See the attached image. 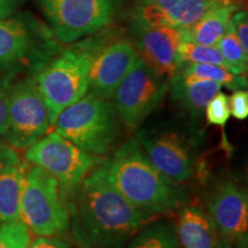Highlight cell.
I'll use <instances>...</instances> for the list:
<instances>
[{
  "instance_id": "obj_1",
  "label": "cell",
  "mask_w": 248,
  "mask_h": 248,
  "mask_svg": "<svg viewBox=\"0 0 248 248\" xmlns=\"http://www.w3.org/2000/svg\"><path fill=\"white\" fill-rule=\"evenodd\" d=\"M69 228L78 248H124L150 215L129 203L110 184L102 162L71 193Z\"/></svg>"
},
{
  "instance_id": "obj_2",
  "label": "cell",
  "mask_w": 248,
  "mask_h": 248,
  "mask_svg": "<svg viewBox=\"0 0 248 248\" xmlns=\"http://www.w3.org/2000/svg\"><path fill=\"white\" fill-rule=\"evenodd\" d=\"M102 164L110 184L141 212L150 215L170 212L184 200V193L176 182L151 162L137 139L124 141Z\"/></svg>"
},
{
  "instance_id": "obj_3",
  "label": "cell",
  "mask_w": 248,
  "mask_h": 248,
  "mask_svg": "<svg viewBox=\"0 0 248 248\" xmlns=\"http://www.w3.org/2000/svg\"><path fill=\"white\" fill-rule=\"evenodd\" d=\"M59 52L58 39L47 24L29 12L0 20V71L5 75H35Z\"/></svg>"
},
{
  "instance_id": "obj_4",
  "label": "cell",
  "mask_w": 248,
  "mask_h": 248,
  "mask_svg": "<svg viewBox=\"0 0 248 248\" xmlns=\"http://www.w3.org/2000/svg\"><path fill=\"white\" fill-rule=\"evenodd\" d=\"M97 52V45L85 40L60 51L35 74L52 126L64 108L86 94L90 68Z\"/></svg>"
},
{
  "instance_id": "obj_5",
  "label": "cell",
  "mask_w": 248,
  "mask_h": 248,
  "mask_svg": "<svg viewBox=\"0 0 248 248\" xmlns=\"http://www.w3.org/2000/svg\"><path fill=\"white\" fill-rule=\"evenodd\" d=\"M53 126L80 150L99 156L109 153L121 136V120L113 102L90 92L64 108Z\"/></svg>"
},
{
  "instance_id": "obj_6",
  "label": "cell",
  "mask_w": 248,
  "mask_h": 248,
  "mask_svg": "<svg viewBox=\"0 0 248 248\" xmlns=\"http://www.w3.org/2000/svg\"><path fill=\"white\" fill-rule=\"evenodd\" d=\"M69 204L57 179L29 167L20 199V219L39 237H57L69 228Z\"/></svg>"
},
{
  "instance_id": "obj_7",
  "label": "cell",
  "mask_w": 248,
  "mask_h": 248,
  "mask_svg": "<svg viewBox=\"0 0 248 248\" xmlns=\"http://www.w3.org/2000/svg\"><path fill=\"white\" fill-rule=\"evenodd\" d=\"M55 38L70 44L113 22L121 0H37Z\"/></svg>"
},
{
  "instance_id": "obj_8",
  "label": "cell",
  "mask_w": 248,
  "mask_h": 248,
  "mask_svg": "<svg viewBox=\"0 0 248 248\" xmlns=\"http://www.w3.org/2000/svg\"><path fill=\"white\" fill-rule=\"evenodd\" d=\"M26 160L57 179L67 199L104 161L99 155L80 150L57 132L46 133L28 147Z\"/></svg>"
},
{
  "instance_id": "obj_9",
  "label": "cell",
  "mask_w": 248,
  "mask_h": 248,
  "mask_svg": "<svg viewBox=\"0 0 248 248\" xmlns=\"http://www.w3.org/2000/svg\"><path fill=\"white\" fill-rule=\"evenodd\" d=\"M47 108L37 88L35 75L9 86L7 125L2 135L15 150H27L51 128Z\"/></svg>"
},
{
  "instance_id": "obj_10",
  "label": "cell",
  "mask_w": 248,
  "mask_h": 248,
  "mask_svg": "<svg viewBox=\"0 0 248 248\" xmlns=\"http://www.w3.org/2000/svg\"><path fill=\"white\" fill-rule=\"evenodd\" d=\"M168 91V79L139 57L113 94L121 122L137 129L162 104Z\"/></svg>"
},
{
  "instance_id": "obj_11",
  "label": "cell",
  "mask_w": 248,
  "mask_h": 248,
  "mask_svg": "<svg viewBox=\"0 0 248 248\" xmlns=\"http://www.w3.org/2000/svg\"><path fill=\"white\" fill-rule=\"evenodd\" d=\"M207 208L223 243L247 248L248 198L243 187L230 181L221 183L209 193Z\"/></svg>"
},
{
  "instance_id": "obj_12",
  "label": "cell",
  "mask_w": 248,
  "mask_h": 248,
  "mask_svg": "<svg viewBox=\"0 0 248 248\" xmlns=\"http://www.w3.org/2000/svg\"><path fill=\"white\" fill-rule=\"evenodd\" d=\"M136 139L144 147L151 162L171 181L182 183L192 177L193 151L182 135L173 131L141 129Z\"/></svg>"
},
{
  "instance_id": "obj_13",
  "label": "cell",
  "mask_w": 248,
  "mask_h": 248,
  "mask_svg": "<svg viewBox=\"0 0 248 248\" xmlns=\"http://www.w3.org/2000/svg\"><path fill=\"white\" fill-rule=\"evenodd\" d=\"M229 0H137L133 26L188 29L216 5Z\"/></svg>"
},
{
  "instance_id": "obj_14",
  "label": "cell",
  "mask_w": 248,
  "mask_h": 248,
  "mask_svg": "<svg viewBox=\"0 0 248 248\" xmlns=\"http://www.w3.org/2000/svg\"><path fill=\"white\" fill-rule=\"evenodd\" d=\"M138 58L137 49L126 40H120L105 48H99L90 68L88 92L104 99L113 98L120 82Z\"/></svg>"
},
{
  "instance_id": "obj_15",
  "label": "cell",
  "mask_w": 248,
  "mask_h": 248,
  "mask_svg": "<svg viewBox=\"0 0 248 248\" xmlns=\"http://www.w3.org/2000/svg\"><path fill=\"white\" fill-rule=\"evenodd\" d=\"M133 30L139 57L167 79L175 76L181 68L178 48L184 37L183 29L133 26Z\"/></svg>"
},
{
  "instance_id": "obj_16",
  "label": "cell",
  "mask_w": 248,
  "mask_h": 248,
  "mask_svg": "<svg viewBox=\"0 0 248 248\" xmlns=\"http://www.w3.org/2000/svg\"><path fill=\"white\" fill-rule=\"evenodd\" d=\"M29 166L14 147L0 142V223L20 219V199Z\"/></svg>"
},
{
  "instance_id": "obj_17",
  "label": "cell",
  "mask_w": 248,
  "mask_h": 248,
  "mask_svg": "<svg viewBox=\"0 0 248 248\" xmlns=\"http://www.w3.org/2000/svg\"><path fill=\"white\" fill-rule=\"evenodd\" d=\"M175 230L183 248H217L218 246V231L212 216L198 206L182 208Z\"/></svg>"
},
{
  "instance_id": "obj_18",
  "label": "cell",
  "mask_w": 248,
  "mask_h": 248,
  "mask_svg": "<svg viewBox=\"0 0 248 248\" xmlns=\"http://www.w3.org/2000/svg\"><path fill=\"white\" fill-rule=\"evenodd\" d=\"M169 89L173 100L193 116L200 117L210 99L221 91L222 85L213 80L176 74L169 79Z\"/></svg>"
},
{
  "instance_id": "obj_19",
  "label": "cell",
  "mask_w": 248,
  "mask_h": 248,
  "mask_svg": "<svg viewBox=\"0 0 248 248\" xmlns=\"http://www.w3.org/2000/svg\"><path fill=\"white\" fill-rule=\"evenodd\" d=\"M235 11V6L229 1L216 5L194 26L188 29H183L184 38L200 45L216 46L228 31L231 16Z\"/></svg>"
},
{
  "instance_id": "obj_20",
  "label": "cell",
  "mask_w": 248,
  "mask_h": 248,
  "mask_svg": "<svg viewBox=\"0 0 248 248\" xmlns=\"http://www.w3.org/2000/svg\"><path fill=\"white\" fill-rule=\"evenodd\" d=\"M126 248H182L175 226L168 222H154L133 235Z\"/></svg>"
},
{
  "instance_id": "obj_21",
  "label": "cell",
  "mask_w": 248,
  "mask_h": 248,
  "mask_svg": "<svg viewBox=\"0 0 248 248\" xmlns=\"http://www.w3.org/2000/svg\"><path fill=\"white\" fill-rule=\"evenodd\" d=\"M177 74L184 76H191L195 78L208 79L219 83L230 90H243L247 86V79L243 75H234L225 67L217 64H198L186 63L182 64Z\"/></svg>"
},
{
  "instance_id": "obj_22",
  "label": "cell",
  "mask_w": 248,
  "mask_h": 248,
  "mask_svg": "<svg viewBox=\"0 0 248 248\" xmlns=\"http://www.w3.org/2000/svg\"><path fill=\"white\" fill-rule=\"evenodd\" d=\"M216 47L221 52L226 69L230 70L234 75L244 76L247 73L248 52L245 51L239 40L232 32L230 27L224 33V36L217 43Z\"/></svg>"
},
{
  "instance_id": "obj_23",
  "label": "cell",
  "mask_w": 248,
  "mask_h": 248,
  "mask_svg": "<svg viewBox=\"0 0 248 248\" xmlns=\"http://www.w3.org/2000/svg\"><path fill=\"white\" fill-rule=\"evenodd\" d=\"M178 57L181 66L186 63H198L217 64V66L225 67V62L223 60L221 52L216 46L197 44V43L185 39L184 37L179 45Z\"/></svg>"
},
{
  "instance_id": "obj_24",
  "label": "cell",
  "mask_w": 248,
  "mask_h": 248,
  "mask_svg": "<svg viewBox=\"0 0 248 248\" xmlns=\"http://www.w3.org/2000/svg\"><path fill=\"white\" fill-rule=\"evenodd\" d=\"M30 230L21 221L0 223V248H29Z\"/></svg>"
},
{
  "instance_id": "obj_25",
  "label": "cell",
  "mask_w": 248,
  "mask_h": 248,
  "mask_svg": "<svg viewBox=\"0 0 248 248\" xmlns=\"http://www.w3.org/2000/svg\"><path fill=\"white\" fill-rule=\"evenodd\" d=\"M204 113H206L207 122L209 124L224 128L231 116L228 95L221 91L217 92L207 104Z\"/></svg>"
},
{
  "instance_id": "obj_26",
  "label": "cell",
  "mask_w": 248,
  "mask_h": 248,
  "mask_svg": "<svg viewBox=\"0 0 248 248\" xmlns=\"http://www.w3.org/2000/svg\"><path fill=\"white\" fill-rule=\"evenodd\" d=\"M230 29L245 51L248 52V15L246 11H235L230 20Z\"/></svg>"
},
{
  "instance_id": "obj_27",
  "label": "cell",
  "mask_w": 248,
  "mask_h": 248,
  "mask_svg": "<svg viewBox=\"0 0 248 248\" xmlns=\"http://www.w3.org/2000/svg\"><path fill=\"white\" fill-rule=\"evenodd\" d=\"M230 114L234 119L243 121L248 116V93L245 90H235L229 98Z\"/></svg>"
},
{
  "instance_id": "obj_28",
  "label": "cell",
  "mask_w": 248,
  "mask_h": 248,
  "mask_svg": "<svg viewBox=\"0 0 248 248\" xmlns=\"http://www.w3.org/2000/svg\"><path fill=\"white\" fill-rule=\"evenodd\" d=\"M9 86V79L6 77H0V137L4 135L7 125Z\"/></svg>"
},
{
  "instance_id": "obj_29",
  "label": "cell",
  "mask_w": 248,
  "mask_h": 248,
  "mask_svg": "<svg viewBox=\"0 0 248 248\" xmlns=\"http://www.w3.org/2000/svg\"><path fill=\"white\" fill-rule=\"evenodd\" d=\"M29 248H78L57 237H39L30 244Z\"/></svg>"
},
{
  "instance_id": "obj_30",
  "label": "cell",
  "mask_w": 248,
  "mask_h": 248,
  "mask_svg": "<svg viewBox=\"0 0 248 248\" xmlns=\"http://www.w3.org/2000/svg\"><path fill=\"white\" fill-rule=\"evenodd\" d=\"M27 0H0V20L17 13Z\"/></svg>"
},
{
  "instance_id": "obj_31",
  "label": "cell",
  "mask_w": 248,
  "mask_h": 248,
  "mask_svg": "<svg viewBox=\"0 0 248 248\" xmlns=\"http://www.w3.org/2000/svg\"><path fill=\"white\" fill-rule=\"evenodd\" d=\"M217 248H233V247L230 246V245L225 244V243H222L221 245H218V246H217Z\"/></svg>"
}]
</instances>
